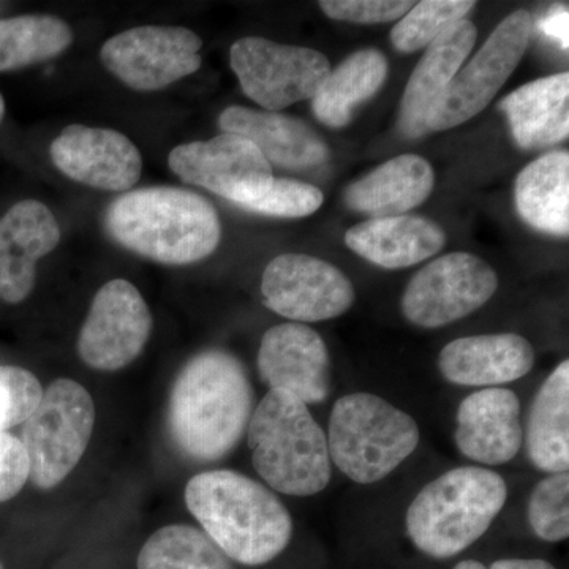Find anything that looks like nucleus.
I'll return each mask as SVG.
<instances>
[{
    "label": "nucleus",
    "mask_w": 569,
    "mask_h": 569,
    "mask_svg": "<svg viewBox=\"0 0 569 569\" xmlns=\"http://www.w3.org/2000/svg\"><path fill=\"white\" fill-rule=\"evenodd\" d=\"M252 410L253 389L241 361L223 350H204L176 378L168 430L183 456L216 462L238 447Z\"/></svg>",
    "instance_id": "nucleus-1"
},
{
    "label": "nucleus",
    "mask_w": 569,
    "mask_h": 569,
    "mask_svg": "<svg viewBox=\"0 0 569 569\" xmlns=\"http://www.w3.org/2000/svg\"><path fill=\"white\" fill-rule=\"evenodd\" d=\"M187 508L228 559L260 567L287 549L290 512L268 488L233 470H212L187 482Z\"/></svg>",
    "instance_id": "nucleus-2"
},
{
    "label": "nucleus",
    "mask_w": 569,
    "mask_h": 569,
    "mask_svg": "<svg viewBox=\"0 0 569 569\" xmlns=\"http://www.w3.org/2000/svg\"><path fill=\"white\" fill-rule=\"evenodd\" d=\"M104 227L130 252L162 264H192L222 238L219 213L201 194L178 187H148L116 198Z\"/></svg>",
    "instance_id": "nucleus-3"
},
{
    "label": "nucleus",
    "mask_w": 569,
    "mask_h": 569,
    "mask_svg": "<svg viewBox=\"0 0 569 569\" xmlns=\"http://www.w3.org/2000/svg\"><path fill=\"white\" fill-rule=\"evenodd\" d=\"M254 470L269 488L310 497L328 488L332 468L323 429L306 406L269 389L247 427Z\"/></svg>",
    "instance_id": "nucleus-4"
},
{
    "label": "nucleus",
    "mask_w": 569,
    "mask_h": 569,
    "mask_svg": "<svg viewBox=\"0 0 569 569\" xmlns=\"http://www.w3.org/2000/svg\"><path fill=\"white\" fill-rule=\"evenodd\" d=\"M507 498V482L496 471L455 468L429 482L411 501L408 537L433 559L458 556L489 530Z\"/></svg>",
    "instance_id": "nucleus-5"
},
{
    "label": "nucleus",
    "mask_w": 569,
    "mask_h": 569,
    "mask_svg": "<svg viewBox=\"0 0 569 569\" xmlns=\"http://www.w3.org/2000/svg\"><path fill=\"white\" fill-rule=\"evenodd\" d=\"M417 421L381 397L355 392L340 397L329 419V458L358 485L391 475L418 448Z\"/></svg>",
    "instance_id": "nucleus-6"
},
{
    "label": "nucleus",
    "mask_w": 569,
    "mask_h": 569,
    "mask_svg": "<svg viewBox=\"0 0 569 569\" xmlns=\"http://www.w3.org/2000/svg\"><path fill=\"white\" fill-rule=\"evenodd\" d=\"M93 425L96 406L80 383L59 378L43 391L39 406L22 425L20 438L33 486L50 490L69 477L89 447Z\"/></svg>",
    "instance_id": "nucleus-7"
},
{
    "label": "nucleus",
    "mask_w": 569,
    "mask_h": 569,
    "mask_svg": "<svg viewBox=\"0 0 569 569\" xmlns=\"http://www.w3.org/2000/svg\"><path fill=\"white\" fill-rule=\"evenodd\" d=\"M531 31L533 18L529 11L518 10L505 18L468 66L449 82L430 112L429 133L455 129L485 110L518 69Z\"/></svg>",
    "instance_id": "nucleus-8"
},
{
    "label": "nucleus",
    "mask_w": 569,
    "mask_h": 569,
    "mask_svg": "<svg viewBox=\"0 0 569 569\" xmlns=\"http://www.w3.org/2000/svg\"><path fill=\"white\" fill-rule=\"evenodd\" d=\"M230 63L246 96L266 111L274 112L313 99L331 73L321 52L261 37L236 41Z\"/></svg>",
    "instance_id": "nucleus-9"
},
{
    "label": "nucleus",
    "mask_w": 569,
    "mask_h": 569,
    "mask_svg": "<svg viewBox=\"0 0 569 569\" xmlns=\"http://www.w3.org/2000/svg\"><path fill=\"white\" fill-rule=\"evenodd\" d=\"M497 288V272L482 258L466 252L445 254L410 280L402 312L419 328H441L477 312Z\"/></svg>",
    "instance_id": "nucleus-10"
},
{
    "label": "nucleus",
    "mask_w": 569,
    "mask_h": 569,
    "mask_svg": "<svg viewBox=\"0 0 569 569\" xmlns=\"http://www.w3.org/2000/svg\"><path fill=\"white\" fill-rule=\"evenodd\" d=\"M203 41L186 28L142 26L104 41L103 66L134 91L151 92L194 73Z\"/></svg>",
    "instance_id": "nucleus-11"
},
{
    "label": "nucleus",
    "mask_w": 569,
    "mask_h": 569,
    "mask_svg": "<svg viewBox=\"0 0 569 569\" xmlns=\"http://www.w3.org/2000/svg\"><path fill=\"white\" fill-rule=\"evenodd\" d=\"M151 331V310L138 288L111 280L93 298L78 336V355L91 369L116 372L141 355Z\"/></svg>",
    "instance_id": "nucleus-12"
},
{
    "label": "nucleus",
    "mask_w": 569,
    "mask_h": 569,
    "mask_svg": "<svg viewBox=\"0 0 569 569\" xmlns=\"http://www.w3.org/2000/svg\"><path fill=\"white\" fill-rule=\"evenodd\" d=\"M261 295L268 309L299 323L332 320L355 302L353 284L340 269L301 253L280 254L266 266Z\"/></svg>",
    "instance_id": "nucleus-13"
},
{
    "label": "nucleus",
    "mask_w": 569,
    "mask_h": 569,
    "mask_svg": "<svg viewBox=\"0 0 569 569\" xmlns=\"http://www.w3.org/2000/svg\"><path fill=\"white\" fill-rule=\"evenodd\" d=\"M168 163L182 181L203 187L238 208L274 179L271 164L252 142L233 133L178 146Z\"/></svg>",
    "instance_id": "nucleus-14"
},
{
    "label": "nucleus",
    "mask_w": 569,
    "mask_h": 569,
    "mask_svg": "<svg viewBox=\"0 0 569 569\" xmlns=\"http://www.w3.org/2000/svg\"><path fill=\"white\" fill-rule=\"evenodd\" d=\"M258 372L269 389L287 392L306 406L321 403L331 392V362L316 329L284 323L269 329L258 351Z\"/></svg>",
    "instance_id": "nucleus-15"
},
{
    "label": "nucleus",
    "mask_w": 569,
    "mask_h": 569,
    "mask_svg": "<svg viewBox=\"0 0 569 569\" xmlns=\"http://www.w3.org/2000/svg\"><path fill=\"white\" fill-rule=\"evenodd\" d=\"M51 159L71 181L108 192L132 189L142 170L141 153L126 134L78 123L52 141Z\"/></svg>",
    "instance_id": "nucleus-16"
},
{
    "label": "nucleus",
    "mask_w": 569,
    "mask_h": 569,
    "mask_svg": "<svg viewBox=\"0 0 569 569\" xmlns=\"http://www.w3.org/2000/svg\"><path fill=\"white\" fill-rule=\"evenodd\" d=\"M61 228L48 206L37 200L14 204L0 219V299L20 305L31 296L37 263L58 247Z\"/></svg>",
    "instance_id": "nucleus-17"
},
{
    "label": "nucleus",
    "mask_w": 569,
    "mask_h": 569,
    "mask_svg": "<svg viewBox=\"0 0 569 569\" xmlns=\"http://www.w3.org/2000/svg\"><path fill=\"white\" fill-rule=\"evenodd\" d=\"M456 443L467 459L485 466H503L523 443L518 396L509 389L488 388L462 400Z\"/></svg>",
    "instance_id": "nucleus-18"
},
{
    "label": "nucleus",
    "mask_w": 569,
    "mask_h": 569,
    "mask_svg": "<svg viewBox=\"0 0 569 569\" xmlns=\"http://www.w3.org/2000/svg\"><path fill=\"white\" fill-rule=\"evenodd\" d=\"M477 36L473 22L460 20L427 47L408 80L400 104L399 126L406 137L421 138L429 133L427 122L430 112L447 91L449 82L462 69V63L473 50Z\"/></svg>",
    "instance_id": "nucleus-19"
},
{
    "label": "nucleus",
    "mask_w": 569,
    "mask_h": 569,
    "mask_svg": "<svg viewBox=\"0 0 569 569\" xmlns=\"http://www.w3.org/2000/svg\"><path fill=\"white\" fill-rule=\"evenodd\" d=\"M533 366V347L519 335L462 337L438 356L441 376L459 387H500L526 377Z\"/></svg>",
    "instance_id": "nucleus-20"
},
{
    "label": "nucleus",
    "mask_w": 569,
    "mask_h": 569,
    "mask_svg": "<svg viewBox=\"0 0 569 569\" xmlns=\"http://www.w3.org/2000/svg\"><path fill=\"white\" fill-rule=\"evenodd\" d=\"M220 129L252 142L269 164L287 170H307L323 164L329 149L301 119L274 111L230 107L220 114Z\"/></svg>",
    "instance_id": "nucleus-21"
},
{
    "label": "nucleus",
    "mask_w": 569,
    "mask_h": 569,
    "mask_svg": "<svg viewBox=\"0 0 569 569\" xmlns=\"http://www.w3.org/2000/svg\"><path fill=\"white\" fill-rule=\"evenodd\" d=\"M347 246L385 269H402L429 260L447 244V234L419 216L370 219L347 231Z\"/></svg>",
    "instance_id": "nucleus-22"
},
{
    "label": "nucleus",
    "mask_w": 569,
    "mask_h": 569,
    "mask_svg": "<svg viewBox=\"0 0 569 569\" xmlns=\"http://www.w3.org/2000/svg\"><path fill=\"white\" fill-rule=\"evenodd\" d=\"M436 186L432 164L407 153L380 164L346 190V203L372 219L406 216L425 203Z\"/></svg>",
    "instance_id": "nucleus-23"
},
{
    "label": "nucleus",
    "mask_w": 569,
    "mask_h": 569,
    "mask_svg": "<svg viewBox=\"0 0 569 569\" xmlns=\"http://www.w3.org/2000/svg\"><path fill=\"white\" fill-rule=\"evenodd\" d=\"M512 138L520 149L559 144L569 133V73L520 86L501 100Z\"/></svg>",
    "instance_id": "nucleus-24"
},
{
    "label": "nucleus",
    "mask_w": 569,
    "mask_h": 569,
    "mask_svg": "<svg viewBox=\"0 0 569 569\" xmlns=\"http://www.w3.org/2000/svg\"><path fill=\"white\" fill-rule=\"evenodd\" d=\"M516 208L530 227L542 233H569V153H546L523 168L516 179Z\"/></svg>",
    "instance_id": "nucleus-25"
},
{
    "label": "nucleus",
    "mask_w": 569,
    "mask_h": 569,
    "mask_svg": "<svg viewBox=\"0 0 569 569\" xmlns=\"http://www.w3.org/2000/svg\"><path fill=\"white\" fill-rule=\"evenodd\" d=\"M569 362H560L535 397L527 422L531 463L548 473L569 468Z\"/></svg>",
    "instance_id": "nucleus-26"
},
{
    "label": "nucleus",
    "mask_w": 569,
    "mask_h": 569,
    "mask_svg": "<svg viewBox=\"0 0 569 569\" xmlns=\"http://www.w3.org/2000/svg\"><path fill=\"white\" fill-rule=\"evenodd\" d=\"M388 78V61L376 48L348 56L312 99L316 118L331 129L351 122L361 104L369 102Z\"/></svg>",
    "instance_id": "nucleus-27"
},
{
    "label": "nucleus",
    "mask_w": 569,
    "mask_h": 569,
    "mask_svg": "<svg viewBox=\"0 0 569 569\" xmlns=\"http://www.w3.org/2000/svg\"><path fill=\"white\" fill-rule=\"evenodd\" d=\"M73 41L70 26L48 14L0 20V71L24 69L50 61Z\"/></svg>",
    "instance_id": "nucleus-28"
},
{
    "label": "nucleus",
    "mask_w": 569,
    "mask_h": 569,
    "mask_svg": "<svg viewBox=\"0 0 569 569\" xmlns=\"http://www.w3.org/2000/svg\"><path fill=\"white\" fill-rule=\"evenodd\" d=\"M138 569H233L230 559L203 530L167 526L142 546Z\"/></svg>",
    "instance_id": "nucleus-29"
},
{
    "label": "nucleus",
    "mask_w": 569,
    "mask_h": 569,
    "mask_svg": "<svg viewBox=\"0 0 569 569\" xmlns=\"http://www.w3.org/2000/svg\"><path fill=\"white\" fill-rule=\"evenodd\" d=\"M473 7L475 2L466 0H425L415 3L413 9L400 18L392 29V44L400 52L422 50L455 22L463 20Z\"/></svg>",
    "instance_id": "nucleus-30"
},
{
    "label": "nucleus",
    "mask_w": 569,
    "mask_h": 569,
    "mask_svg": "<svg viewBox=\"0 0 569 569\" xmlns=\"http://www.w3.org/2000/svg\"><path fill=\"white\" fill-rule=\"evenodd\" d=\"M569 475L552 473L531 492L529 522L542 541L559 542L569 537Z\"/></svg>",
    "instance_id": "nucleus-31"
},
{
    "label": "nucleus",
    "mask_w": 569,
    "mask_h": 569,
    "mask_svg": "<svg viewBox=\"0 0 569 569\" xmlns=\"http://www.w3.org/2000/svg\"><path fill=\"white\" fill-rule=\"evenodd\" d=\"M321 190L310 183L295 179H272L261 192L239 206L246 211L263 213V216L299 219L317 212L323 204Z\"/></svg>",
    "instance_id": "nucleus-32"
},
{
    "label": "nucleus",
    "mask_w": 569,
    "mask_h": 569,
    "mask_svg": "<svg viewBox=\"0 0 569 569\" xmlns=\"http://www.w3.org/2000/svg\"><path fill=\"white\" fill-rule=\"evenodd\" d=\"M43 389L29 370L0 366V432L24 425L39 406Z\"/></svg>",
    "instance_id": "nucleus-33"
},
{
    "label": "nucleus",
    "mask_w": 569,
    "mask_h": 569,
    "mask_svg": "<svg viewBox=\"0 0 569 569\" xmlns=\"http://www.w3.org/2000/svg\"><path fill=\"white\" fill-rule=\"evenodd\" d=\"M321 10L337 21L356 22V24H380L400 20L413 9L415 2L399 0H325Z\"/></svg>",
    "instance_id": "nucleus-34"
},
{
    "label": "nucleus",
    "mask_w": 569,
    "mask_h": 569,
    "mask_svg": "<svg viewBox=\"0 0 569 569\" xmlns=\"http://www.w3.org/2000/svg\"><path fill=\"white\" fill-rule=\"evenodd\" d=\"M29 477L31 466L20 438L0 432V503L17 497Z\"/></svg>",
    "instance_id": "nucleus-35"
},
{
    "label": "nucleus",
    "mask_w": 569,
    "mask_h": 569,
    "mask_svg": "<svg viewBox=\"0 0 569 569\" xmlns=\"http://www.w3.org/2000/svg\"><path fill=\"white\" fill-rule=\"evenodd\" d=\"M568 18L567 7L557 6L552 7V9L538 21V29L541 31L542 36L556 41L565 51L568 50L569 44Z\"/></svg>",
    "instance_id": "nucleus-36"
},
{
    "label": "nucleus",
    "mask_w": 569,
    "mask_h": 569,
    "mask_svg": "<svg viewBox=\"0 0 569 569\" xmlns=\"http://www.w3.org/2000/svg\"><path fill=\"white\" fill-rule=\"evenodd\" d=\"M455 569H557L549 561L545 560H526V559H505L493 561L490 567L479 563L475 560L460 561Z\"/></svg>",
    "instance_id": "nucleus-37"
},
{
    "label": "nucleus",
    "mask_w": 569,
    "mask_h": 569,
    "mask_svg": "<svg viewBox=\"0 0 569 569\" xmlns=\"http://www.w3.org/2000/svg\"><path fill=\"white\" fill-rule=\"evenodd\" d=\"M3 114H6V102H3L2 93H0V123H2Z\"/></svg>",
    "instance_id": "nucleus-38"
},
{
    "label": "nucleus",
    "mask_w": 569,
    "mask_h": 569,
    "mask_svg": "<svg viewBox=\"0 0 569 569\" xmlns=\"http://www.w3.org/2000/svg\"><path fill=\"white\" fill-rule=\"evenodd\" d=\"M0 569H3L2 565H0Z\"/></svg>",
    "instance_id": "nucleus-39"
}]
</instances>
